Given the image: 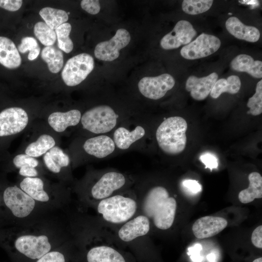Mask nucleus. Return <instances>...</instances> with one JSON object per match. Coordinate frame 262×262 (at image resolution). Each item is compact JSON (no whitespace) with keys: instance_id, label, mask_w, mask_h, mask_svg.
<instances>
[{"instance_id":"58836bf2","label":"nucleus","mask_w":262,"mask_h":262,"mask_svg":"<svg viewBox=\"0 0 262 262\" xmlns=\"http://www.w3.org/2000/svg\"><path fill=\"white\" fill-rule=\"evenodd\" d=\"M199 159L205 165V168H209L211 171L218 166V158L213 154L204 153L200 156Z\"/></svg>"},{"instance_id":"c756f323","label":"nucleus","mask_w":262,"mask_h":262,"mask_svg":"<svg viewBox=\"0 0 262 262\" xmlns=\"http://www.w3.org/2000/svg\"><path fill=\"white\" fill-rule=\"evenodd\" d=\"M71 31V25L66 22L55 30L59 48L66 53L70 52L73 49V43L69 37Z\"/></svg>"},{"instance_id":"412c9836","label":"nucleus","mask_w":262,"mask_h":262,"mask_svg":"<svg viewBox=\"0 0 262 262\" xmlns=\"http://www.w3.org/2000/svg\"><path fill=\"white\" fill-rule=\"evenodd\" d=\"M225 26L229 33L239 39L256 42L260 37V31L257 28L244 24L235 16L229 17Z\"/></svg>"},{"instance_id":"2eb2a0df","label":"nucleus","mask_w":262,"mask_h":262,"mask_svg":"<svg viewBox=\"0 0 262 262\" xmlns=\"http://www.w3.org/2000/svg\"><path fill=\"white\" fill-rule=\"evenodd\" d=\"M131 41L129 32L125 29H118L110 40L98 44L94 50L95 57L100 60L112 61L117 59L119 51L126 47Z\"/></svg>"},{"instance_id":"1a4fd4ad","label":"nucleus","mask_w":262,"mask_h":262,"mask_svg":"<svg viewBox=\"0 0 262 262\" xmlns=\"http://www.w3.org/2000/svg\"><path fill=\"white\" fill-rule=\"evenodd\" d=\"M46 235H22L15 242V248L20 261L34 262L51 251V245Z\"/></svg>"},{"instance_id":"aec40b11","label":"nucleus","mask_w":262,"mask_h":262,"mask_svg":"<svg viewBox=\"0 0 262 262\" xmlns=\"http://www.w3.org/2000/svg\"><path fill=\"white\" fill-rule=\"evenodd\" d=\"M81 111L72 109L65 112H55L48 118L49 125L56 132L64 131L69 127L76 126L80 123Z\"/></svg>"},{"instance_id":"b1692460","label":"nucleus","mask_w":262,"mask_h":262,"mask_svg":"<svg viewBox=\"0 0 262 262\" xmlns=\"http://www.w3.org/2000/svg\"><path fill=\"white\" fill-rule=\"evenodd\" d=\"M20 189L34 200L46 202L49 196L44 190L43 180L37 177H26L20 183Z\"/></svg>"},{"instance_id":"c85d7f7f","label":"nucleus","mask_w":262,"mask_h":262,"mask_svg":"<svg viewBox=\"0 0 262 262\" xmlns=\"http://www.w3.org/2000/svg\"><path fill=\"white\" fill-rule=\"evenodd\" d=\"M39 14L45 23L53 30L66 23L68 19V14L65 11L50 7L41 9Z\"/></svg>"},{"instance_id":"2f4dec72","label":"nucleus","mask_w":262,"mask_h":262,"mask_svg":"<svg viewBox=\"0 0 262 262\" xmlns=\"http://www.w3.org/2000/svg\"><path fill=\"white\" fill-rule=\"evenodd\" d=\"M213 3L212 0H184L181 7L185 13L195 15L207 11Z\"/></svg>"},{"instance_id":"393cba45","label":"nucleus","mask_w":262,"mask_h":262,"mask_svg":"<svg viewBox=\"0 0 262 262\" xmlns=\"http://www.w3.org/2000/svg\"><path fill=\"white\" fill-rule=\"evenodd\" d=\"M249 181L247 188L241 191L238 198L243 203H248L253 201L255 198L262 197V177L256 172L251 173L248 176Z\"/></svg>"},{"instance_id":"37998d69","label":"nucleus","mask_w":262,"mask_h":262,"mask_svg":"<svg viewBox=\"0 0 262 262\" xmlns=\"http://www.w3.org/2000/svg\"><path fill=\"white\" fill-rule=\"evenodd\" d=\"M251 242L253 245L260 248H262V226L256 228L251 235Z\"/></svg>"},{"instance_id":"a211bd4d","label":"nucleus","mask_w":262,"mask_h":262,"mask_svg":"<svg viewBox=\"0 0 262 262\" xmlns=\"http://www.w3.org/2000/svg\"><path fill=\"white\" fill-rule=\"evenodd\" d=\"M228 225L221 217L206 216L196 220L192 226L194 235L198 239L213 236L222 231Z\"/></svg>"},{"instance_id":"5701e85b","label":"nucleus","mask_w":262,"mask_h":262,"mask_svg":"<svg viewBox=\"0 0 262 262\" xmlns=\"http://www.w3.org/2000/svg\"><path fill=\"white\" fill-rule=\"evenodd\" d=\"M230 66L234 70L246 72L254 78L262 77V62L254 60L250 55H237L231 61Z\"/></svg>"},{"instance_id":"c03bdc74","label":"nucleus","mask_w":262,"mask_h":262,"mask_svg":"<svg viewBox=\"0 0 262 262\" xmlns=\"http://www.w3.org/2000/svg\"><path fill=\"white\" fill-rule=\"evenodd\" d=\"M43 160L45 165L49 170L54 173L60 172L61 168L54 163L49 151L44 154Z\"/></svg>"},{"instance_id":"a19ab883","label":"nucleus","mask_w":262,"mask_h":262,"mask_svg":"<svg viewBox=\"0 0 262 262\" xmlns=\"http://www.w3.org/2000/svg\"><path fill=\"white\" fill-rule=\"evenodd\" d=\"M202 246L198 243L188 248L187 254L193 262H202L203 257L200 254Z\"/></svg>"},{"instance_id":"473e14b6","label":"nucleus","mask_w":262,"mask_h":262,"mask_svg":"<svg viewBox=\"0 0 262 262\" xmlns=\"http://www.w3.org/2000/svg\"><path fill=\"white\" fill-rule=\"evenodd\" d=\"M18 52L24 53L29 51L28 59L30 61L35 59L40 51V47L36 40L33 37L26 36L21 39V43L18 46Z\"/></svg>"},{"instance_id":"f03ea898","label":"nucleus","mask_w":262,"mask_h":262,"mask_svg":"<svg viewBox=\"0 0 262 262\" xmlns=\"http://www.w3.org/2000/svg\"><path fill=\"white\" fill-rule=\"evenodd\" d=\"M109 229L117 244L123 249H127L137 262H154L149 237L151 226L146 216L138 213L121 226Z\"/></svg>"},{"instance_id":"f257e3e1","label":"nucleus","mask_w":262,"mask_h":262,"mask_svg":"<svg viewBox=\"0 0 262 262\" xmlns=\"http://www.w3.org/2000/svg\"><path fill=\"white\" fill-rule=\"evenodd\" d=\"M134 177L133 188L137 198L139 213L148 219L151 229L154 227L165 231L170 229L177 212V195L171 196L163 185L151 184L143 174Z\"/></svg>"},{"instance_id":"c9c22d12","label":"nucleus","mask_w":262,"mask_h":262,"mask_svg":"<svg viewBox=\"0 0 262 262\" xmlns=\"http://www.w3.org/2000/svg\"><path fill=\"white\" fill-rule=\"evenodd\" d=\"M54 163L60 168L67 167L70 164L67 154L59 147L54 146L49 151Z\"/></svg>"},{"instance_id":"dca6fc26","label":"nucleus","mask_w":262,"mask_h":262,"mask_svg":"<svg viewBox=\"0 0 262 262\" xmlns=\"http://www.w3.org/2000/svg\"><path fill=\"white\" fill-rule=\"evenodd\" d=\"M193 25L187 20L178 21L173 29L164 35L160 41L161 47L164 49L178 48L182 45H187L196 35Z\"/></svg>"},{"instance_id":"4c0bfd02","label":"nucleus","mask_w":262,"mask_h":262,"mask_svg":"<svg viewBox=\"0 0 262 262\" xmlns=\"http://www.w3.org/2000/svg\"><path fill=\"white\" fill-rule=\"evenodd\" d=\"M82 8L91 15L97 14L100 11V6L98 0H83L81 2Z\"/></svg>"},{"instance_id":"7ed1b4c3","label":"nucleus","mask_w":262,"mask_h":262,"mask_svg":"<svg viewBox=\"0 0 262 262\" xmlns=\"http://www.w3.org/2000/svg\"><path fill=\"white\" fill-rule=\"evenodd\" d=\"M95 207L98 220L110 229L121 226L139 213L137 198L133 186L101 200Z\"/></svg>"},{"instance_id":"9d476101","label":"nucleus","mask_w":262,"mask_h":262,"mask_svg":"<svg viewBox=\"0 0 262 262\" xmlns=\"http://www.w3.org/2000/svg\"><path fill=\"white\" fill-rule=\"evenodd\" d=\"M94 67L92 56L82 53L68 59L61 73L62 78L68 86H75L83 81Z\"/></svg>"},{"instance_id":"bb28decb","label":"nucleus","mask_w":262,"mask_h":262,"mask_svg":"<svg viewBox=\"0 0 262 262\" xmlns=\"http://www.w3.org/2000/svg\"><path fill=\"white\" fill-rule=\"evenodd\" d=\"M54 139L50 135L43 134L36 141L30 143L26 148V154L36 158L45 154L55 145Z\"/></svg>"},{"instance_id":"6ab92c4d","label":"nucleus","mask_w":262,"mask_h":262,"mask_svg":"<svg viewBox=\"0 0 262 262\" xmlns=\"http://www.w3.org/2000/svg\"><path fill=\"white\" fill-rule=\"evenodd\" d=\"M218 77L216 72L202 78L190 76L186 81L185 89L190 92L191 96L194 99L203 100L211 93Z\"/></svg>"},{"instance_id":"4468645a","label":"nucleus","mask_w":262,"mask_h":262,"mask_svg":"<svg viewBox=\"0 0 262 262\" xmlns=\"http://www.w3.org/2000/svg\"><path fill=\"white\" fill-rule=\"evenodd\" d=\"M3 200L12 213L18 218L27 216L33 211L35 200L16 186L6 188Z\"/></svg>"},{"instance_id":"79ce46f5","label":"nucleus","mask_w":262,"mask_h":262,"mask_svg":"<svg viewBox=\"0 0 262 262\" xmlns=\"http://www.w3.org/2000/svg\"><path fill=\"white\" fill-rule=\"evenodd\" d=\"M182 185L185 188L193 194H197L202 191L201 185L196 180H184L182 181Z\"/></svg>"},{"instance_id":"f704fd0d","label":"nucleus","mask_w":262,"mask_h":262,"mask_svg":"<svg viewBox=\"0 0 262 262\" xmlns=\"http://www.w3.org/2000/svg\"><path fill=\"white\" fill-rule=\"evenodd\" d=\"M76 253L66 255L62 251L51 250L35 262H76Z\"/></svg>"},{"instance_id":"cd10ccee","label":"nucleus","mask_w":262,"mask_h":262,"mask_svg":"<svg viewBox=\"0 0 262 262\" xmlns=\"http://www.w3.org/2000/svg\"><path fill=\"white\" fill-rule=\"evenodd\" d=\"M41 57L52 73H58L63 66V52L52 46L45 47L41 51Z\"/></svg>"},{"instance_id":"7c9ffc66","label":"nucleus","mask_w":262,"mask_h":262,"mask_svg":"<svg viewBox=\"0 0 262 262\" xmlns=\"http://www.w3.org/2000/svg\"><path fill=\"white\" fill-rule=\"evenodd\" d=\"M33 32L38 40L46 47L52 46L56 41L55 32L44 22L36 23Z\"/></svg>"},{"instance_id":"0eeeda50","label":"nucleus","mask_w":262,"mask_h":262,"mask_svg":"<svg viewBox=\"0 0 262 262\" xmlns=\"http://www.w3.org/2000/svg\"><path fill=\"white\" fill-rule=\"evenodd\" d=\"M127 119L122 118L112 106L102 104L86 111L80 123L84 130L96 135L109 134Z\"/></svg>"},{"instance_id":"4be33fe9","label":"nucleus","mask_w":262,"mask_h":262,"mask_svg":"<svg viewBox=\"0 0 262 262\" xmlns=\"http://www.w3.org/2000/svg\"><path fill=\"white\" fill-rule=\"evenodd\" d=\"M0 64L9 69L16 68L21 64V58L15 43L4 36H0Z\"/></svg>"},{"instance_id":"20e7f679","label":"nucleus","mask_w":262,"mask_h":262,"mask_svg":"<svg viewBox=\"0 0 262 262\" xmlns=\"http://www.w3.org/2000/svg\"><path fill=\"white\" fill-rule=\"evenodd\" d=\"M134 176L113 168L97 171L86 193V199L93 206L114 194L131 188Z\"/></svg>"},{"instance_id":"6e6552de","label":"nucleus","mask_w":262,"mask_h":262,"mask_svg":"<svg viewBox=\"0 0 262 262\" xmlns=\"http://www.w3.org/2000/svg\"><path fill=\"white\" fill-rule=\"evenodd\" d=\"M128 118L111 135L116 150L126 151L137 148L144 142L147 130L142 118Z\"/></svg>"},{"instance_id":"ea45409f","label":"nucleus","mask_w":262,"mask_h":262,"mask_svg":"<svg viewBox=\"0 0 262 262\" xmlns=\"http://www.w3.org/2000/svg\"><path fill=\"white\" fill-rule=\"evenodd\" d=\"M21 0H0V7L14 12L19 10L22 4Z\"/></svg>"},{"instance_id":"9b49d317","label":"nucleus","mask_w":262,"mask_h":262,"mask_svg":"<svg viewBox=\"0 0 262 262\" xmlns=\"http://www.w3.org/2000/svg\"><path fill=\"white\" fill-rule=\"evenodd\" d=\"M221 44V41L217 37L202 33L195 40L183 47L180 50V54L188 60L200 59L216 52Z\"/></svg>"},{"instance_id":"de8ad7c7","label":"nucleus","mask_w":262,"mask_h":262,"mask_svg":"<svg viewBox=\"0 0 262 262\" xmlns=\"http://www.w3.org/2000/svg\"><path fill=\"white\" fill-rule=\"evenodd\" d=\"M252 262H262V258L260 257L254 260Z\"/></svg>"},{"instance_id":"ddd939ff","label":"nucleus","mask_w":262,"mask_h":262,"mask_svg":"<svg viewBox=\"0 0 262 262\" xmlns=\"http://www.w3.org/2000/svg\"><path fill=\"white\" fill-rule=\"evenodd\" d=\"M29 116L25 110L18 107L6 108L0 112V137L21 132L27 126Z\"/></svg>"},{"instance_id":"a18cd8bd","label":"nucleus","mask_w":262,"mask_h":262,"mask_svg":"<svg viewBox=\"0 0 262 262\" xmlns=\"http://www.w3.org/2000/svg\"><path fill=\"white\" fill-rule=\"evenodd\" d=\"M19 174L26 178H33L38 175V172L34 167L30 166H23L19 168Z\"/></svg>"},{"instance_id":"a878e982","label":"nucleus","mask_w":262,"mask_h":262,"mask_svg":"<svg viewBox=\"0 0 262 262\" xmlns=\"http://www.w3.org/2000/svg\"><path fill=\"white\" fill-rule=\"evenodd\" d=\"M241 86V80L236 75H231L227 79H221L215 82L210 93L213 98H218L223 93L234 94L238 92Z\"/></svg>"},{"instance_id":"49530a36","label":"nucleus","mask_w":262,"mask_h":262,"mask_svg":"<svg viewBox=\"0 0 262 262\" xmlns=\"http://www.w3.org/2000/svg\"><path fill=\"white\" fill-rule=\"evenodd\" d=\"M207 259L208 262H216L215 254L213 252L209 253L207 256Z\"/></svg>"},{"instance_id":"f3484780","label":"nucleus","mask_w":262,"mask_h":262,"mask_svg":"<svg viewBox=\"0 0 262 262\" xmlns=\"http://www.w3.org/2000/svg\"><path fill=\"white\" fill-rule=\"evenodd\" d=\"M82 148L87 154L98 159L107 158L116 150L109 134L96 135L88 138L84 142Z\"/></svg>"},{"instance_id":"423d86ee","label":"nucleus","mask_w":262,"mask_h":262,"mask_svg":"<svg viewBox=\"0 0 262 262\" xmlns=\"http://www.w3.org/2000/svg\"><path fill=\"white\" fill-rule=\"evenodd\" d=\"M80 262H137L131 252L106 234L97 237L84 250Z\"/></svg>"},{"instance_id":"72a5a7b5","label":"nucleus","mask_w":262,"mask_h":262,"mask_svg":"<svg viewBox=\"0 0 262 262\" xmlns=\"http://www.w3.org/2000/svg\"><path fill=\"white\" fill-rule=\"evenodd\" d=\"M247 107L249 110L248 114L256 116L262 113V80L257 83L256 92L253 96L248 99L247 103Z\"/></svg>"},{"instance_id":"e433bc0d","label":"nucleus","mask_w":262,"mask_h":262,"mask_svg":"<svg viewBox=\"0 0 262 262\" xmlns=\"http://www.w3.org/2000/svg\"><path fill=\"white\" fill-rule=\"evenodd\" d=\"M13 162L15 166L18 168L23 166H30L35 168L39 164L38 161L36 158L26 154L16 155L14 158Z\"/></svg>"},{"instance_id":"39448f33","label":"nucleus","mask_w":262,"mask_h":262,"mask_svg":"<svg viewBox=\"0 0 262 262\" xmlns=\"http://www.w3.org/2000/svg\"><path fill=\"white\" fill-rule=\"evenodd\" d=\"M187 130V123L181 117L174 116L164 119L155 132L159 147L168 155L180 154L186 147Z\"/></svg>"},{"instance_id":"f8f14e48","label":"nucleus","mask_w":262,"mask_h":262,"mask_svg":"<svg viewBox=\"0 0 262 262\" xmlns=\"http://www.w3.org/2000/svg\"><path fill=\"white\" fill-rule=\"evenodd\" d=\"M175 84L174 78L169 74L164 73L155 77L142 78L138 83V88L144 97L157 100L164 97L167 91L173 88Z\"/></svg>"}]
</instances>
